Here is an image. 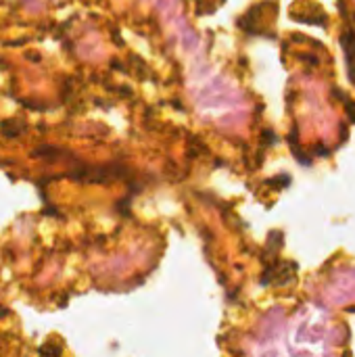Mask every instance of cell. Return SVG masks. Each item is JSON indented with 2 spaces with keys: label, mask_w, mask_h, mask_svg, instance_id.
<instances>
[{
  "label": "cell",
  "mask_w": 355,
  "mask_h": 357,
  "mask_svg": "<svg viewBox=\"0 0 355 357\" xmlns=\"http://www.w3.org/2000/svg\"><path fill=\"white\" fill-rule=\"evenodd\" d=\"M341 44H343V54H345V61H347V67H349V75L355 82V29L354 27H347L341 36Z\"/></svg>",
  "instance_id": "obj_1"
},
{
  "label": "cell",
  "mask_w": 355,
  "mask_h": 357,
  "mask_svg": "<svg viewBox=\"0 0 355 357\" xmlns=\"http://www.w3.org/2000/svg\"><path fill=\"white\" fill-rule=\"evenodd\" d=\"M347 111L352 113V119H355V102H347Z\"/></svg>",
  "instance_id": "obj_2"
}]
</instances>
